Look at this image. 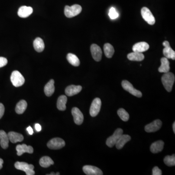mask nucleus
<instances>
[{"label": "nucleus", "instance_id": "obj_38", "mask_svg": "<svg viewBox=\"0 0 175 175\" xmlns=\"http://www.w3.org/2000/svg\"><path fill=\"white\" fill-rule=\"evenodd\" d=\"M35 129L37 131L39 132L41 130V127L39 123H36L35 125Z\"/></svg>", "mask_w": 175, "mask_h": 175}, {"label": "nucleus", "instance_id": "obj_31", "mask_svg": "<svg viewBox=\"0 0 175 175\" xmlns=\"http://www.w3.org/2000/svg\"><path fill=\"white\" fill-rule=\"evenodd\" d=\"M104 51L105 56L107 58H111L114 53V48L110 43H106L104 46Z\"/></svg>", "mask_w": 175, "mask_h": 175}, {"label": "nucleus", "instance_id": "obj_8", "mask_svg": "<svg viewBox=\"0 0 175 175\" xmlns=\"http://www.w3.org/2000/svg\"><path fill=\"white\" fill-rule=\"evenodd\" d=\"M101 100L99 98H96L93 100L90 110V116L96 117L98 115L101 109Z\"/></svg>", "mask_w": 175, "mask_h": 175}, {"label": "nucleus", "instance_id": "obj_32", "mask_svg": "<svg viewBox=\"0 0 175 175\" xmlns=\"http://www.w3.org/2000/svg\"><path fill=\"white\" fill-rule=\"evenodd\" d=\"M118 115L119 116L120 118L123 121L127 122L129 120V114L128 113V112L126 110L123 109H120L118 110L117 112Z\"/></svg>", "mask_w": 175, "mask_h": 175}, {"label": "nucleus", "instance_id": "obj_12", "mask_svg": "<svg viewBox=\"0 0 175 175\" xmlns=\"http://www.w3.org/2000/svg\"><path fill=\"white\" fill-rule=\"evenodd\" d=\"M162 122L160 120L157 119L149 123L145 127V130L147 132H154L160 129Z\"/></svg>", "mask_w": 175, "mask_h": 175}, {"label": "nucleus", "instance_id": "obj_21", "mask_svg": "<svg viewBox=\"0 0 175 175\" xmlns=\"http://www.w3.org/2000/svg\"><path fill=\"white\" fill-rule=\"evenodd\" d=\"M164 147V142L162 141H158L152 144L150 151L153 153H158L161 152Z\"/></svg>", "mask_w": 175, "mask_h": 175}, {"label": "nucleus", "instance_id": "obj_9", "mask_svg": "<svg viewBox=\"0 0 175 175\" xmlns=\"http://www.w3.org/2000/svg\"><path fill=\"white\" fill-rule=\"evenodd\" d=\"M65 145V143L60 138H55L52 139L47 143V146L51 149H59L62 148Z\"/></svg>", "mask_w": 175, "mask_h": 175}, {"label": "nucleus", "instance_id": "obj_5", "mask_svg": "<svg viewBox=\"0 0 175 175\" xmlns=\"http://www.w3.org/2000/svg\"><path fill=\"white\" fill-rule=\"evenodd\" d=\"M123 133V130L121 129H117L112 136L107 138L106 141L107 145L110 147H112L116 145V143L119 139Z\"/></svg>", "mask_w": 175, "mask_h": 175}, {"label": "nucleus", "instance_id": "obj_13", "mask_svg": "<svg viewBox=\"0 0 175 175\" xmlns=\"http://www.w3.org/2000/svg\"><path fill=\"white\" fill-rule=\"evenodd\" d=\"M72 115L74 117V123L76 125H81L84 120V116L79 109L74 107L72 110Z\"/></svg>", "mask_w": 175, "mask_h": 175}, {"label": "nucleus", "instance_id": "obj_25", "mask_svg": "<svg viewBox=\"0 0 175 175\" xmlns=\"http://www.w3.org/2000/svg\"><path fill=\"white\" fill-rule=\"evenodd\" d=\"M33 46L35 50L39 53L42 52L45 47L44 41L42 39L39 37L36 38L34 41Z\"/></svg>", "mask_w": 175, "mask_h": 175}, {"label": "nucleus", "instance_id": "obj_41", "mask_svg": "<svg viewBox=\"0 0 175 175\" xmlns=\"http://www.w3.org/2000/svg\"><path fill=\"white\" fill-rule=\"evenodd\" d=\"M173 129L174 133H175V122H174V123H173Z\"/></svg>", "mask_w": 175, "mask_h": 175}, {"label": "nucleus", "instance_id": "obj_16", "mask_svg": "<svg viewBox=\"0 0 175 175\" xmlns=\"http://www.w3.org/2000/svg\"><path fill=\"white\" fill-rule=\"evenodd\" d=\"M82 87L81 86L70 85L66 88V95L68 96H72L79 93L82 90Z\"/></svg>", "mask_w": 175, "mask_h": 175}, {"label": "nucleus", "instance_id": "obj_10", "mask_svg": "<svg viewBox=\"0 0 175 175\" xmlns=\"http://www.w3.org/2000/svg\"><path fill=\"white\" fill-rule=\"evenodd\" d=\"M162 44L165 47L163 50V54L165 57L168 59L175 60V52L170 46L169 42L168 41H164Z\"/></svg>", "mask_w": 175, "mask_h": 175}, {"label": "nucleus", "instance_id": "obj_36", "mask_svg": "<svg viewBox=\"0 0 175 175\" xmlns=\"http://www.w3.org/2000/svg\"><path fill=\"white\" fill-rule=\"evenodd\" d=\"M8 63V60L4 57H0V68L6 66Z\"/></svg>", "mask_w": 175, "mask_h": 175}, {"label": "nucleus", "instance_id": "obj_15", "mask_svg": "<svg viewBox=\"0 0 175 175\" xmlns=\"http://www.w3.org/2000/svg\"><path fill=\"white\" fill-rule=\"evenodd\" d=\"M17 155L20 156L23 155L24 153H28L31 154L33 153L34 149L31 146L27 145L25 144L18 145L16 146Z\"/></svg>", "mask_w": 175, "mask_h": 175}, {"label": "nucleus", "instance_id": "obj_42", "mask_svg": "<svg viewBox=\"0 0 175 175\" xmlns=\"http://www.w3.org/2000/svg\"><path fill=\"white\" fill-rule=\"evenodd\" d=\"M56 175V173H51V174H48V175Z\"/></svg>", "mask_w": 175, "mask_h": 175}, {"label": "nucleus", "instance_id": "obj_40", "mask_svg": "<svg viewBox=\"0 0 175 175\" xmlns=\"http://www.w3.org/2000/svg\"><path fill=\"white\" fill-rule=\"evenodd\" d=\"M3 161L2 159L0 158V169H1L3 168Z\"/></svg>", "mask_w": 175, "mask_h": 175}, {"label": "nucleus", "instance_id": "obj_17", "mask_svg": "<svg viewBox=\"0 0 175 175\" xmlns=\"http://www.w3.org/2000/svg\"><path fill=\"white\" fill-rule=\"evenodd\" d=\"M33 9L30 7L23 6L19 9L18 15L19 16L23 18L28 17L33 13Z\"/></svg>", "mask_w": 175, "mask_h": 175}, {"label": "nucleus", "instance_id": "obj_3", "mask_svg": "<svg viewBox=\"0 0 175 175\" xmlns=\"http://www.w3.org/2000/svg\"><path fill=\"white\" fill-rule=\"evenodd\" d=\"M15 167L17 169L25 172L27 175H34L35 174L34 171V167L32 164H29L26 162L17 161L15 163Z\"/></svg>", "mask_w": 175, "mask_h": 175}, {"label": "nucleus", "instance_id": "obj_39", "mask_svg": "<svg viewBox=\"0 0 175 175\" xmlns=\"http://www.w3.org/2000/svg\"><path fill=\"white\" fill-rule=\"evenodd\" d=\"M27 130L28 133H29L30 135H32L33 134V130L32 128L29 126L27 128Z\"/></svg>", "mask_w": 175, "mask_h": 175}, {"label": "nucleus", "instance_id": "obj_20", "mask_svg": "<svg viewBox=\"0 0 175 175\" xmlns=\"http://www.w3.org/2000/svg\"><path fill=\"white\" fill-rule=\"evenodd\" d=\"M54 83L55 81L54 80L51 79L44 87V92L47 96H51L54 94L55 90Z\"/></svg>", "mask_w": 175, "mask_h": 175}, {"label": "nucleus", "instance_id": "obj_2", "mask_svg": "<svg viewBox=\"0 0 175 175\" xmlns=\"http://www.w3.org/2000/svg\"><path fill=\"white\" fill-rule=\"evenodd\" d=\"M82 11V7L79 4H74L71 7L66 6L65 7L64 14L69 18L74 17L79 14Z\"/></svg>", "mask_w": 175, "mask_h": 175}, {"label": "nucleus", "instance_id": "obj_22", "mask_svg": "<svg viewBox=\"0 0 175 175\" xmlns=\"http://www.w3.org/2000/svg\"><path fill=\"white\" fill-rule=\"evenodd\" d=\"M161 65L159 68L158 71L160 73H167L169 72L170 63L168 58L165 57H162L161 59Z\"/></svg>", "mask_w": 175, "mask_h": 175}, {"label": "nucleus", "instance_id": "obj_1", "mask_svg": "<svg viewBox=\"0 0 175 175\" xmlns=\"http://www.w3.org/2000/svg\"><path fill=\"white\" fill-rule=\"evenodd\" d=\"M175 77L174 74L170 72L164 73L161 78V81L164 88L168 92L171 91L175 82Z\"/></svg>", "mask_w": 175, "mask_h": 175}, {"label": "nucleus", "instance_id": "obj_19", "mask_svg": "<svg viewBox=\"0 0 175 175\" xmlns=\"http://www.w3.org/2000/svg\"><path fill=\"white\" fill-rule=\"evenodd\" d=\"M9 140L12 143H16L17 142H22L24 140V136L23 135L17 132H9L8 134Z\"/></svg>", "mask_w": 175, "mask_h": 175}, {"label": "nucleus", "instance_id": "obj_14", "mask_svg": "<svg viewBox=\"0 0 175 175\" xmlns=\"http://www.w3.org/2000/svg\"><path fill=\"white\" fill-rule=\"evenodd\" d=\"M84 173L87 175H102L103 174L99 168L91 166H85L83 167Z\"/></svg>", "mask_w": 175, "mask_h": 175}, {"label": "nucleus", "instance_id": "obj_29", "mask_svg": "<svg viewBox=\"0 0 175 175\" xmlns=\"http://www.w3.org/2000/svg\"><path fill=\"white\" fill-rule=\"evenodd\" d=\"M67 59L68 62L74 66L78 67L79 66L80 60L76 55L69 53L67 56Z\"/></svg>", "mask_w": 175, "mask_h": 175}, {"label": "nucleus", "instance_id": "obj_27", "mask_svg": "<svg viewBox=\"0 0 175 175\" xmlns=\"http://www.w3.org/2000/svg\"><path fill=\"white\" fill-rule=\"evenodd\" d=\"M128 58L131 61H141L144 60L145 56L142 53L134 52L128 54Z\"/></svg>", "mask_w": 175, "mask_h": 175}, {"label": "nucleus", "instance_id": "obj_43", "mask_svg": "<svg viewBox=\"0 0 175 175\" xmlns=\"http://www.w3.org/2000/svg\"><path fill=\"white\" fill-rule=\"evenodd\" d=\"M60 175V174H59V173H57V174H56V175Z\"/></svg>", "mask_w": 175, "mask_h": 175}, {"label": "nucleus", "instance_id": "obj_11", "mask_svg": "<svg viewBox=\"0 0 175 175\" xmlns=\"http://www.w3.org/2000/svg\"><path fill=\"white\" fill-rule=\"evenodd\" d=\"M90 52L92 57L96 61H100L102 58V51L101 48L96 44H93L90 46Z\"/></svg>", "mask_w": 175, "mask_h": 175}, {"label": "nucleus", "instance_id": "obj_35", "mask_svg": "<svg viewBox=\"0 0 175 175\" xmlns=\"http://www.w3.org/2000/svg\"><path fill=\"white\" fill-rule=\"evenodd\" d=\"M153 175H162V172L161 170L158 167H155L152 169Z\"/></svg>", "mask_w": 175, "mask_h": 175}, {"label": "nucleus", "instance_id": "obj_6", "mask_svg": "<svg viewBox=\"0 0 175 175\" xmlns=\"http://www.w3.org/2000/svg\"><path fill=\"white\" fill-rule=\"evenodd\" d=\"M122 86L125 90L129 92L130 94L137 97L142 96V92L140 90H137L133 87V85L127 80H123L122 82Z\"/></svg>", "mask_w": 175, "mask_h": 175}, {"label": "nucleus", "instance_id": "obj_4", "mask_svg": "<svg viewBox=\"0 0 175 175\" xmlns=\"http://www.w3.org/2000/svg\"><path fill=\"white\" fill-rule=\"evenodd\" d=\"M10 79L13 86L16 87L22 86L25 82L24 76L18 71H14L12 72Z\"/></svg>", "mask_w": 175, "mask_h": 175}, {"label": "nucleus", "instance_id": "obj_23", "mask_svg": "<svg viewBox=\"0 0 175 175\" xmlns=\"http://www.w3.org/2000/svg\"><path fill=\"white\" fill-rule=\"evenodd\" d=\"M9 138L8 134L3 130H0V144L3 149H7L8 147Z\"/></svg>", "mask_w": 175, "mask_h": 175}, {"label": "nucleus", "instance_id": "obj_18", "mask_svg": "<svg viewBox=\"0 0 175 175\" xmlns=\"http://www.w3.org/2000/svg\"><path fill=\"white\" fill-rule=\"evenodd\" d=\"M149 48V45L145 42H140L136 43L132 47L133 52L143 53L145 52Z\"/></svg>", "mask_w": 175, "mask_h": 175}, {"label": "nucleus", "instance_id": "obj_26", "mask_svg": "<svg viewBox=\"0 0 175 175\" xmlns=\"http://www.w3.org/2000/svg\"><path fill=\"white\" fill-rule=\"evenodd\" d=\"M67 102V98L66 96H61L58 97L57 101V107L59 111H64L66 109Z\"/></svg>", "mask_w": 175, "mask_h": 175}, {"label": "nucleus", "instance_id": "obj_28", "mask_svg": "<svg viewBox=\"0 0 175 175\" xmlns=\"http://www.w3.org/2000/svg\"><path fill=\"white\" fill-rule=\"evenodd\" d=\"M27 103L26 101L24 100H20L17 104L15 111L19 114H23L27 108Z\"/></svg>", "mask_w": 175, "mask_h": 175}, {"label": "nucleus", "instance_id": "obj_37", "mask_svg": "<svg viewBox=\"0 0 175 175\" xmlns=\"http://www.w3.org/2000/svg\"><path fill=\"white\" fill-rule=\"evenodd\" d=\"M4 107L2 103H0V119H1L2 117L3 116L4 113Z\"/></svg>", "mask_w": 175, "mask_h": 175}, {"label": "nucleus", "instance_id": "obj_7", "mask_svg": "<svg viewBox=\"0 0 175 175\" xmlns=\"http://www.w3.org/2000/svg\"><path fill=\"white\" fill-rule=\"evenodd\" d=\"M141 15L142 17L149 25H153L155 23V19L153 15L150 10L144 7L141 9Z\"/></svg>", "mask_w": 175, "mask_h": 175}, {"label": "nucleus", "instance_id": "obj_33", "mask_svg": "<svg viewBox=\"0 0 175 175\" xmlns=\"http://www.w3.org/2000/svg\"><path fill=\"white\" fill-rule=\"evenodd\" d=\"M164 162L168 167H173L175 165V155L166 156L164 159Z\"/></svg>", "mask_w": 175, "mask_h": 175}, {"label": "nucleus", "instance_id": "obj_24", "mask_svg": "<svg viewBox=\"0 0 175 175\" xmlns=\"http://www.w3.org/2000/svg\"><path fill=\"white\" fill-rule=\"evenodd\" d=\"M131 140V137L129 135H122L116 143L115 146L118 149H121L123 147L125 144Z\"/></svg>", "mask_w": 175, "mask_h": 175}, {"label": "nucleus", "instance_id": "obj_34", "mask_svg": "<svg viewBox=\"0 0 175 175\" xmlns=\"http://www.w3.org/2000/svg\"><path fill=\"white\" fill-rule=\"evenodd\" d=\"M109 15L110 18L112 19H115L119 16V14H118V12L116 11L115 8H113V7H112L110 9Z\"/></svg>", "mask_w": 175, "mask_h": 175}, {"label": "nucleus", "instance_id": "obj_30", "mask_svg": "<svg viewBox=\"0 0 175 175\" xmlns=\"http://www.w3.org/2000/svg\"><path fill=\"white\" fill-rule=\"evenodd\" d=\"M54 164V161L52 159L48 156H44L40 159V166L42 167L47 168Z\"/></svg>", "mask_w": 175, "mask_h": 175}]
</instances>
